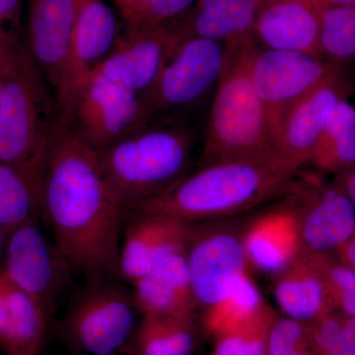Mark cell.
I'll list each match as a JSON object with an SVG mask.
<instances>
[{
	"mask_svg": "<svg viewBox=\"0 0 355 355\" xmlns=\"http://www.w3.org/2000/svg\"><path fill=\"white\" fill-rule=\"evenodd\" d=\"M125 214L105 183L97 153L57 116L48 137L43 218L69 268L92 282L121 277Z\"/></svg>",
	"mask_w": 355,
	"mask_h": 355,
	"instance_id": "1",
	"label": "cell"
},
{
	"mask_svg": "<svg viewBox=\"0 0 355 355\" xmlns=\"http://www.w3.org/2000/svg\"><path fill=\"white\" fill-rule=\"evenodd\" d=\"M298 172L277 156L200 166L137 210L186 223L233 218L284 197Z\"/></svg>",
	"mask_w": 355,
	"mask_h": 355,
	"instance_id": "2",
	"label": "cell"
},
{
	"mask_svg": "<svg viewBox=\"0 0 355 355\" xmlns=\"http://www.w3.org/2000/svg\"><path fill=\"white\" fill-rule=\"evenodd\" d=\"M196 142L186 116H153L97 153L110 193L125 211L139 209L189 174Z\"/></svg>",
	"mask_w": 355,
	"mask_h": 355,
	"instance_id": "3",
	"label": "cell"
},
{
	"mask_svg": "<svg viewBox=\"0 0 355 355\" xmlns=\"http://www.w3.org/2000/svg\"><path fill=\"white\" fill-rule=\"evenodd\" d=\"M224 46L225 64L214 92L198 167L277 156L251 79L252 58L259 44L249 35Z\"/></svg>",
	"mask_w": 355,
	"mask_h": 355,
	"instance_id": "4",
	"label": "cell"
},
{
	"mask_svg": "<svg viewBox=\"0 0 355 355\" xmlns=\"http://www.w3.org/2000/svg\"><path fill=\"white\" fill-rule=\"evenodd\" d=\"M0 162L38 153L57 118L55 95L26 41L0 58Z\"/></svg>",
	"mask_w": 355,
	"mask_h": 355,
	"instance_id": "5",
	"label": "cell"
},
{
	"mask_svg": "<svg viewBox=\"0 0 355 355\" xmlns=\"http://www.w3.org/2000/svg\"><path fill=\"white\" fill-rule=\"evenodd\" d=\"M225 64L223 43L203 38L179 42L144 95L154 116H184L216 90Z\"/></svg>",
	"mask_w": 355,
	"mask_h": 355,
	"instance_id": "6",
	"label": "cell"
},
{
	"mask_svg": "<svg viewBox=\"0 0 355 355\" xmlns=\"http://www.w3.org/2000/svg\"><path fill=\"white\" fill-rule=\"evenodd\" d=\"M144 96L92 74L62 121L95 153L153 118Z\"/></svg>",
	"mask_w": 355,
	"mask_h": 355,
	"instance_id": "7",
	"label": "cell"
},
{
	"mask_svg": "<svg viewBox=\"0 0 355 355\" xmlns=\"http://www.w3.org/2000/svg\"><path fill=\"white\" fill-rule=\"evenodd\" d=\"M226 220L189 223L187 263L193 298L202 311L218 303L231 284L247 272L245 224Z\"/></svg>",
	"mask_w": 355,
	"mask_h": 355,
	"instance_id": "8",
	"label": "cell"
},
{
	"mask_svg": "<svg viewBox=\"0 0 355 355\" xmlns=\"http://www.w3.org/2000/svg\"><path fill=\"white\" fill-rule=\"evenodd\" d=\"M338 67L304 51L257 48L252 58L251 79L265 109L272 144L291 107Z\"/></svg>",
	"mask_w": 355,
	"mask_h": 355,
	"instance_id": "9",
	"label": "cell"
},
{
	"mask_svg": "<svg viewBox=\"0 0 355 355\" xmlns=\"http://www.w3.org/2000/svg\"><path fill=\"white\" fill-rule=\"evenodd\" d=\"M102 280L74 304L67 329L72 342L88 354L116 355L135 335L139 310L132 293Z\"/></svg>",
	"mask_w": 355,
	"mask_h": 355,
	"instance_id": "10",
	"label": "cell"
},
{
	"mask_svg": "<svg viewBox=\"0 0 355 355\" xmlns=\"http://www.w3.org/2000/svg\"><path fill=\"white\" fill-rule=\"evenodd\" d=\"M120 33L118 18L105 0H79L69 53L55 95L58 119L62 120L69 113L79 91L113 50Z\"/></svg>",
	"mask_w": 355,
	"mask_h": 355,
	"instance_id": "11",
	"label": "cell"
},
{
	"mask_svg": "<svg viewBox=\"0 0 355 355\" xmlns=\"http://www.w3.org/2000/svg\"><path fill=\"white\" fill-rule=\"evenodd\" d=\"M299 231L302 250L334 254L355 235V209L340 180L324 184L315 176L296 177Z\"/></svg>",
	"mask_w": 355,
	"mask_h": 355,
	"instance_id": "12",
	"label": "cell"
},
{
	"mask_svg": "<svg viewBox=\"0 0 355 355\" xmlns=\"http://www.w3.org/2000/svg\"><path fill=\"white\" fill-rule=\"evenodd\" d=\"M352 84L347 67H338L323 83L296 102L280 125L273 148L294 171L308 164L334 109L349 99Z\"/></svg>",
	"mask_w": 355,
	"mask_h": 355,
	"instance_id": "13",
	"label": "cell"
},
{
	"mask_svg": "<svg viewBox=\"0 0 355 355\" xmlns=\"http://www.w3.org/2000/svg\"><path fill=\"white\" fill-rule=\"evenodd\" d=\"M177 44L173 21L162 25L125 26L113 50L93 74L144 96L153 87Z\"/></svg>",
	"mask_w": 355,
	"mask_h": 355,
	"instance_id": "14",
	"label": "cell"
},
{
	"mask_svg": "<svg viewBox=\"0 0 355 355\" xmlns=\"http://www.w3.org/2000/svg\"><path fill=\"white\" fill-rule=\"evenodd\" d=\"M4 246L2 272L51 314L62 287V265L67 266L58 248L46 240L39 221L14 229L6 236Z\"/></svg>",
	"mask_w": 355,
	"mask_h": 355,
	"instance_id": "15",
	"label": "cell"
},
{
	"mask_svg": "<svg viewBox=\"0 0 355 355\" xmlns=\"http://www.w3.org/2000/svg\"><path fill=\"white\" fill-rule=\"evenodd\" d=\"M244 245L248 263L275 277L297 258L302 245L295 181L284 202L245 223Z\"/></svg>",
	"mask_w": 355,
	"mask_h": 355,
	"instance_id": "16",
	"label": "cell"
},
{
	"mask_svg": "<svg viewBox=\"0 0 355 355\" xmlns=\"http://www.w3.org/2000/svg\"><path fill=\"white\" fill-rule=\"evenodd\" d=\"M130 212L133 216L123 227L120 272L121 277L132 284L186 248L189 223L140 210Z\"/></svg>",
	"mask_w": 355,
	"mask_h": 355,
	"instance_id": "17",
	"label": "cell"
},
{
	"mask_svg": "<svg viewBox=\"0 0 355 355\" xmlns=\"http://www.w3.org/2000/svg\"><path fill=\"white\" fill-rule=\"evenodd\" d=\"M78 6L79 0H30L26 44L53 95L60 86Z\"/></svg>",
	"mask_w": 355,
	"mask_h": 355,
	"instance_id": "18",
	"label": "cell"
},
{
	"mask_svg": "<svg viewBox=\"0 0 355 355\" xmlns=\"http://www.w3.org/2000/svg\"><path fill=\"white\" fill-rule=\"evenodd\" d=\"M321 9L313 0H266L252 36L261 48L304 51L322 57Z\"/></svg>",
	"mask_w": 355,
	"mask_h": 355,
	"instance_id": "19",
	"label": "cell"
},
{
	"mask_svg": "<svg viewBox=\"0 0 355 355\" xmlns=\"http://www.w3.org/2000/svg\"><path fill=\"white\" fill-rule=\"evenodd\" d=\"M48 139L31 157L0 162V226L6 237L14 229L43 218Z\"/></svg>",
	"mask_w": 355,
	"mask_h": 355,
	"instance_id": "20",
	"label": "cell"
},
{
	"mask_svg": "<svg viewBox=\"0 0 355 355\" xmlns=\"http://www.w3.org/2000/svg\"><path fill=\"white\" fill-rule=\"evenodd\" d=\"M132 286L133 299L141 316L197 317L186 248L168 257Z\"/></svg>",
	"mask_w": 355,
	"mask_h": 355,
	"instance_id": "21",
	"label": "cell"
},
{
	"mask_svg": "<svg viewBox=\"0 0 355 355\" xmlns=\"http://www.w3.org/2000/svg\"><path fill=\"white\" fill-rule=\"evenodd\" d=\"M50 314L0 270V349L6 355H42Z\"/></svg>",
	"mask_w": 355,
	"mask_h": 355,
	"instance_id": "22",
	"label": "cell"
},
{
	"mask_svg": "<svg viewBox=\"0 0 355 355\" xmlns=\"http://www.w3.org/2000/svg\"><path fill=\"white\" fill-rule=\"evenodd\" d=\"M273 296L284 317L303 324L316 321L331 309L317 254L302 250L297 258L275 277Z\"/></svg>",
	"mask_w": 355,
	"mask_h": 355,
	"instance_id": "23",
	"label": "cell"
},
{
	"mask_svg": "<svg viewBox=\"0 0 355 355\" xmlns=\"http://www.w3.org/2000/svg\"><path fill=\"white\" fill-rule=\"evenodd\" d=\"M266 0H198L180 23H175L178 43L188 38H203L227 43L252 35Z\"/></svg>",
	"mask_w": 355,
	"mask_h": 355,
	"instance_id": "24",
	"label": "cell"
},
{
	"mask_svg": "<svg viewBox=\"0 0 355 355\" xmlns=\"http://www.w3.org/2000/svg\"><path fill=\"white\" fill-rule=\"evenodd\" d=\"M308 164L336 177L355 165V107L349 99L334 109Z\"/></svg>",
	"mask_w": 355,
	"mask_h": 355,
	"instance_id": "25",
	"label": "cell"
},
{
	"mask_svg": "<svg viewBox=\"0 0 355 355\" xmlns=\"http://www.w3.org/2000/svg\"><path fill=\"white\" fill-rule=\"evenodd\" d=\"M196 317L142 316L133 335L137 355H191Z\"/></svg>",
	"mask_w": 355,
	"mask_h": 355,
	"instance_id": "26",
	"label": "cell"
},
{
	"mask_svg": "<svg viewBox=\"0 0 355 355\" xmlns=\"http://www.w3.org/2000/svg\"><path fill=\"white\" fill-rule=\"evenodd\" d=\"M265 304L258 287L244 273L231 284L218 303L202 311L203 331L214 338L246 321Z\"/></svg>",
	"mask_w": 355,
	"mask_h": 355,
	"instance_id": "27",
	"label": "cell"
},
{
	"mask_svg": "<svg viewBox=\"0 0 355 355\" xmlns=\"http://www.w3.org/2000/svg\"><path fill=\"white\" fill-rule=\"evenodd\" d=\"M320 51L331 64H355V6L321 9Z\"/></svg>",
	"mask_w": 355,
	"mask_h": 355,
	"instance_id": "28",
	"label": "cell"
},
{
	"mask_svg": "<svg viewBox=\"0 0 355 355\" xmlns=\"http://www.w3.org/2000/svg\"><path fill=\"white\" fill-rule=\"evenodd\" d=\"M277 317L266 303L246 321L212 338L211 355H266L268 335Z\"/></svg>",
	"mask_w": 355,
	"mask_h": 355,
	"instance_id": "29",
	"label": "cell"
},
{
	"mask_svg": "<svg viewBox=\"0 0 355 355\" xmlns=\"http://www.w3.org/2000/svg\"><path fill=\"white\" fill-rule=\"evenodd\" d=\"M323 272L331 307L355 317V270L334 254H317Z\"/></svg>",
	"mask_w": 355,
	"mask_h": 355,
	"instance_id": "30",
	"label": "cell"
},
{
	"mask_svg": "<svg viewBox=\"0 0 355 355\" xmlns=\"http://www.w3.org/2000/svg\"><path fill=\"white\" fill-rule=\"evenodd\" d=\"M266 355H317L308 324L277 317L268 335Z\"/></svg>",
	"mask_w": 355,
	"mask_h": 355,
	"instance_id": "31",
	"label": "cell"
},
{
	"mask_svg": "<svg viewBox=\"0 0 355 355\" xmlns=\"http://www.w3.org/2000/svg\"><path fill=\"white\" fill-rule=\"evenodd\" d=\"M21 0H0V58L25 40L19 31Z\"/></svg>",
	"mask_w": 355,
	"mask_h": 355,
	"instance_id": "32",
	"label": "cell"
},
{
	"mask_svg": "<svg viewBox=\"0 0 355 355\" xmlns=\"http://www.w3.org/2000/svg\"><path fill=\"white\" fill-rule=\"evenodd\" d=\"M193 1L195 0H150L139 24L130 27L162 25L172 22L186 13Z\"/></svg>",
	"mask_w": 355,
	"mask_h": 355,
	"instance_id": "33",
	"label": "cell"
},
{
	"mask_svg": "<svg viewBox=\"0 0 355 355\" xmlns=\"http://www.w3.org/2000/svg\"><path fill=\"white\" fill-rule=\"evenodd\" d=\"M120 11L123 24L130 27L139 24L150 0H113Z\"/></svg>",
	"mask_w": 355,
	"mask_h": 355,
	"instance_id": "34",
	"label": "cell"
},
{
	"mask_svg": "<svg viewBox=\"0 0 355 355\" xmlns=\"http://www.w3.org/2000/svg\"><path fill=\"white\" fill-rule=\"evenodd\" d=\"M330 355H355V317L345 318L342 338Z\"/></svg>",
	"mask_w": 355,
	"mask_h": 355,
	"instance_id": "35",
	"label": "cell"
},
{
	"mask_svg": "<svg viewBox=\"0 0 355 355\" xmlns=\"http://www.w3.org/2000/svg\"><path fill=\"white\" fill-rule=\"evenodd\" d=\"M342 183L347 197H349L350 202L354 205L355 209V165L354 167L350 168L349 171L343 173L340 176H336Z\"/></svg>",
	"mask_w": 355,
	"mask_h": 355,
	"instance_id": "36",
	"label": "cell"
},
{
	"mask_svg": "<svg viewBox=\"0 0 355 355\" xmlns=\"http://www.w3.org/2000/svg\"><path fill=\"white\" fill-rule=\"evenodd\" d=\"M336 254L343 263L355 270V235Z\"/></svg>",
	"mask_w": 355,
	"mask_h": 355,
	"instance_id": "37",
	"label": "cell"
},
{
	"mask_svg": "<svg viewBox=\"0 0 355 355\" xmlns=\"http://www.w3.org/2000/svg\"><path fill=\"white\" fill-rule=\"evenodd\" d=\"M320 8L355 6V0H313Z\"/></svg>",
	"mask_w": 355,
	"mask_h": 355,
	"instance_id": "38",
	"label": "cell"
},
{
	"mask_svg": "<svg viewBox=\"0 0 355 355\" xmlns=\"http://www.w3.org/2000/svg\"><path fill=\"white\" fill-rule=\"evenodd\" d=\"M4 241H6V237H4L3 231H2L1 226H0V254L2 253V249H3Z\"/></svg>",
	"mask_w": 355,
	"mask_h": 355,
	"instance_id": "39",
	"label": "cell"
},
{
	"mask_svg": "<svg viewBox=\"0 0 355 355\" xmlns=\"http://www.w3.org/2000/svg\"><path fill=\"white\" fill-rule=\"evenodd\" d=\"M0 80H1V79H0Z\"/></svg>",
	"mask_w": 355,
	"mask_h": 355,
	"instance_id": "40",
	"label": "cell"
}]
</instances>
